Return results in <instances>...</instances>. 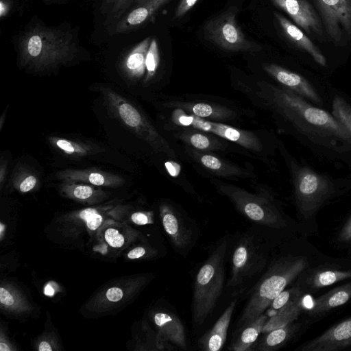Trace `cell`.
Masks as SVG:
<instances>
[{"label":"cell","instance_id":"cell-1","mask_svg":"<svg viewBox=\"0 0 351 351\" xmlns=\"http://www.w3.org/2000/svg\"><path fill=\"white\" fill-rule=\"evenodd\" d=\"M19 49L21 64L34 71H47L71 61L77 52L68 32L37 25L21 36Z\"/></svg>","mask_w":351,"mask_h":351},{"label":"cell","instance_id":"cell-2","mask_svg":"<svg viewBox=\"0 0 351 351\" xmlns=\"http://www.w3.org/2000/svg\"><path fill=\"white\" fill-rule=\"evenodd\" d=\"M308 266L304 256H288L273 262L255 286L236 322V331L265 313L274 299Z\"/></svg>","mask_w":351,"mask_h":351},{"label":"cell","instance_id":"cell-3","mask_svg":"<svg viewBox=\"0 0 351 351\" xmlns=\"http://www.w3.org/2000/svg\"><path fill=\"white\" fill-rule=\"evenodd\" d=\"M229 242L228 235L221 237L195 274L192 300V321L195 326L204 324L222 293Z\"/></svg>","mask_w":351,"mask_h":351},{"label":"cell","instance_id":"cell-4","mask_svg":"<svg viewBox=\"0 0 351 351\" xmlns=\"http://www.w3.org/2000/svg\"><path fill=\"white\" fill-rule=\"evenodd\" d=\"M280 101L291 119L313 138L338 140L351 143L350 133L326 111L311 106L290 92L281 93Z\"/></svg>","mask_w":351,"mask_h":351},{"label":"cell","instance_id":"cell-5","mask_svg":"<svg viewBox=\"0 0 351 351\" xmlns=\"http://www.w3.org/2000/svg\"><path fill=\"white\" fill-rule=\"evenodd\" d=\"M267 252L261 237L254 233L242 234L234 245L230 255V273L226 287L232 296L242 294L265 269Z\"/></svg>","mask_w":351,"mask_h":351},{"label":"cell","instance_id":"cell-6","mask_svg":"<svg viewBox=\"0 0 351 351\" xmlns=\"http://www.w3.org/2000/svg\"><path fill=\"white\" fill-rule=\"evenodd\" d=\"M235 7L206 22L203 30L206 40L228 51H256L261 47L248 40L237 24Z\"/></svg>","mask_w":351,"mask_h":351},{"label":"cell","instance_id":"cell-7","mask_svg":"<svg viewBox=\"0 0 351 351\" xmlns=\"http://www.w3.org/2000/svg\"><path fill=\"white\" fill-rule=\"evenodd\" d=\"M100 92L111 114L128 129L138 136L153 143L155 132L142 114L128 100L111 88L102 86Z\"/></svg>","mask_w":351,"mask_h":351},{"label":"cell","instance_id":"cell-8","mask_svg":"<svg viewBox=\"0 0 351 351\" xmlns=\"http://www.w3.org/2000/svg\"><path fill=\"white\" fill-rule=\"evenodd\" d=\"M295 191L299 210L305 218H309L328 198L331 188L326 178L304 168L298 173Z\"/></svg>","mask_w":351,"mask_h":351},{"label":"cell","instance_id":"cell-9","mask_svg":"<svg viewBox=\"0 0 351 351\" xmlns=\"http://www.w3.org/2000/svg\"><path fill=\"white\" fill-rule=\"evenodd\" d=\"M160 218L173 247L181 255H186L197 239L194 226L166 204L160 207Z\"/></svg>","mask_w":351,"mask_h":351},{"label":"cell","instance_id":"cell-10","mask_svg":"<svg viewBox=\"0 0 351 351\" xmlns=\"http://www.w3.org/2000/svg\"><path fill=\"white\" fill-rule=\"evenodd\" d=\"M314 1L334 42H339L343 34L351 35V0Z\"/></svg>","mask_w":351,"mask_h":351},{"label":"cell","instance_id":"cell-11","mask_svg":"<svg viewBox=\"0 0 351 351\" xmlns=\"http://www.w3.org/2000/svg\"><path fill=\"white\" fill-rule=\"evenodd\" d=\"M351 346V317L333 325L316 338L301 345L300 351H335Z\"/></svg>","mask_w":351,"mask_h":351},{"label":"cell","instance_id":"cell-12","mask_svg":"<svg viewBox=\"0 0 351 351\" xmlns=\"http://www.w3.org/2000/svg\"><path fill=\"white\" fill-rule=\"evenodd\" d=\"M152 321L162 338L176 348L188 350L184 324L176 313L167 309L152 313Z\"/></svg>","mask_w":351,"mask_h":351},{"label":"cell","instance_id":"cell-13","mask_svg":"<svg viewBox=\"0 0 351 351\" xmlns=\"http://www.w3.org/2000/svg\"><path fill=\"white\" fill-rule=\"evenodd\" d=\"M307 32L322 34L320 19L306 0H271Z\"/></svg>","mask_w":351,"mask_h":351},{"label":"cell","instance_id":"cell-14","mask_svg":"<svg viewBox=\"0 0 351 351\" xmlns=\"http://www.w3.org/2000/svg\"><path fill=\"white\" fill-rule=\"evenodd\" d=\"M170 0H143L129 10L117 21L114 34H122L137 29L147 23L150 18Z\"/></svg>","mask_w":351,"mask_h":351},{"label":"cell","instance_id":"cell-15","mask_svg":"<svg viewBox=\"0 0 351 351\" xmlns=\"http://www.w3.org/2000/svg\"><path fill=\"white\" fill-rule=\"evenodd\" d=\"M56 178L62 181L84 182L96 186L117 187L124 183L119 175L96 169L61 170L56 173Z\"/></svg>","mask_w":351,"mask_h":351},{"label":"cell","instance_id":"cell-16","mask_svg":"<svg viewBox=\"0 0 351 351\" xmlns=\"http://www.w3.org/2000/svg\"><path fill=\"white\" fill-rule=\"evenodd\" d=\"M237 301L235 298L223 311L213 327L198 339L197 344L199 349L204 351H219L223 348Z\"/></svg>","mask_w":351,"mask_h":351},{"label":"cell","instance_id":"cell-17","mask_svg":"<svg viewBox=\"0 0 351 351\" xmlns=\"http://www.w3.org/2000/svg\"><path fill=\"white\" fill-rule=\"evenodd\" d=\"M265 70L279 82L289 87L299 95L313 101L316 104L322 105L319 95L307 80L302 76L275 64L267 65Z\"/></svg>","mask_w":351,"mask_h":351},{"label":"cell","instance_id":"cell-18","mask_svg":"<svg viewBox=\"0 0 351 351\" xmlns=\"http://www.w3.org/2000/svg\"><path fill=\"white\" fill-rule=\"evenodd\" d=\"M274 15L284 35L289 40L308 52L317 64L326 66L325 56L298 27L277 12H274Z\"/></svg>","mask_w":351,"mask_h":351},{"label":"cell","instance_id":"cell-19","mask_svg":"<svg viewBox=\"0 0 351 351\" xmlns=\"http://www.w3.org/2000/svg\"><path fill=\"white\" fill-rule=\"evenodd\" d=\"M268 317L265 313L236 331L234 338L230 343V351H252L262 333L263 327Z\"/></svg>","mask_w":351,"mask_h":351},{"label":"cell","instance_id":"cell-20","mask_svg":"<svg viewBox=\"0 0 351 351\" xmlns=\"http://www.w3.org/2000/svg\"><path fill=\"white\" fill-rule=\"evenodd\" d=\"M351 299V281L337 287L314 300L309 315L315 317L347 303Z\"/></svg>","mask_w":351,"mask_h":351},{"label":"cell","instance_id":"cell-21","mask_svg":"<svg viewBox=\"0 0 351 351\" xmlns=\"http://www.w3.org/2000/svg\"><path fill=\"white\" fill-rule=\"evenodd\" d=\"M152 39L151 37L145 38L124 56L121 69L128 77L138 78L144 74L147 53Z\"/></svg>","mask_w":351,"mask_h":351},{"label":"cell","instance_id":"cell-22","mask_svg":"<svg viewBox=\"0 0 351 351\" xmlns=\"http://www.w3.org/2000/svg\"><path fill=\"white\" fill-rule=\"evenodd\" d=\"M298 328V325L292 322L265 332L256 343L254 350L274 351L278 350L291 340Z\"/></svg>","mask_w":351,"mask_h":351},{"label":"cell","instance_id":"cell-23","mask_svg":"<svg viewBox=\"0 0 351 351\" xmlns=\"http://www.w3.org/2000/svg\"><path fill=\"white\" fill-rule=\"evenodd\" d=\"M96 186L77 182L64 181L60 191L65 196L82 202H95L105 197L106 193Z\"/></svg>","mask_w":351,"mask_h":351},{"label":"cell","instance_id":"cell-24","mask_svg":"<svg viewBox=\"0 0 351 351\" xmlns=\"http://www.w3.org/2000/svg\"><path fill=\"white\" fill-rule=\"evenodd\" d=\"M49 142L56 149L73 158H82L104 150L91 143L74 141L58 136L49 137Z\"/></svg>","mask_w":351,"mask_h":351},{"label":"cell","instance_id":"cell-25","mask_svg":"<svg viewBox=\"0 0 351 351\" xmlns=\"http://www.w3.org/2000/svg\"><path fill=\"white\" fill-rule=\"evenodd\" d=\"M179 121L184 125H192L204 131L211 132L232 141L242 143L241 141H244L242 138L243 134L239 131L228 125L205 121L191 116H182Z\"/></svg>","mask_w":351,"mask_h":351},{"label":"cell","instance_id":"cell-26","mask_svg":"<svg viewBox=\"0 0 351 351\" xmlns=\"http://www.w3.org/2000/svg\"><path fill=\"white\" fill-rule=\"evenodd\" d=\"M302 311V298H301L291 305L268 317L263 327L261 335L293 322Z\"/></svg>","mask_w":351,"mask_h":351},{"label":"cell","instance_id":"cell-27","mask_svg":"<svg viewBox=\"0 0 351 351\" xmlns=\"http://www.w3.org/2000/svg\"><path fill=\"white\" fill-rule=\"evenodd\" d=\"M350 278L351 270L320 269L310 276L308 285L311 288L319 289Z\"/></svg>","mask_w":351,"mask_h":351},{"label":"cell","instance_id":"cell-28","mask_svg":"<svg viewBox=\"0 0 351 351\" xmlns=\"http://www.w3.org/2000/svg\"><path fill=\"white\" fill-rule=\"evenodd\" d=\"M143 0H102L101 12L108 21L119 20L129 10Z\"/></svg>","mask_w":351,"mask_h":351},{"label":"cell","instance_id":"cell-29","mask_svg":"<svg viewBox=\"0 0 351 351\" xmlns=\"http://www.w3.org/2000/svg\"><path fill=\"white\" fill-rule=\"evenodd\" d=\"M302 293V291L298 287L284 289L271 302L266 310V315L269 317L278 311L288 307L301 298Z\"/></svg>","mask_w":351,"mask_h":351},{"label":"cell","instance_id":"cell-30","mask_svg":"<svg viewBox=\"0 0 351 351\" xmlns=\"http://www.w3.org/2000/svg\"><path fill=\"white\" fill-rule=\"evenodd\" d=\"M332 115L351 134V106L341 97H334Z\"/></svg>","mask_w":351,"mask_h":351},{"label":"cell","instance_id":"cell-31","mask_svg":"<svg viewBox=\"0 0 351 351\" xmlns=\"http://www.w3.org/2000/svg\"><path fill=\"white\" fill-rule=\"evenodd\" d=\"M160 60L157 40L152 38L147 53L145 66L147 70L146 80L151 78L155 73Z\"/></svg>","mask_w":351,"mask_h":351},{"label":"cell","instance_id":"cell-32","mask_svg":"<svg viewBox=\"0 0 351 351\" xmlns=\"http://www.w3.org/2000/svg\"><path fill=\"white\" fill-rule=\"evenodd\" d=\"M79 217L84 220L90 230H97L103 221V217L99 211L93 208H87L78 213Z\"/></svg>","mask_w":351,"mask_h":351},{"label":"cell","instance_id":"cell-33","mask_svg":"<svg viewBox=\"0 0 351 351\" xmlns=\"http://www.w3.org/2000/svg\"><path fill=\"white\" fill-rule=\"evenodd\" d=\"M14 185L22 193H27L34 189L38 182L37 178L31 173H25L14 179Z\"/></svg>","mask_w":351,"mask_h":351},{"label":"cell","instance_id":"cell-34","mask_svg":"<svg viewBox=\"0 0 351 351\" xmlns=\"http://www.w3.org/2000/svg\"><path fill=\"white\" fill-rule=\"evenodd\" d=\"M104 238L108 245L113 247H122L125 243L124 237L117 230L110 228L104 233Z\"/></svg>","mask_w":351,"mask_h":351},{"label":"cell","instance_id":"cell-35","mask_svg":"<svg viewBox=\"0 0 351 351\" xmlns=\"http://www.w3.org/2000/svg\"><path fill=\"white\" fill-rule=\"evenodd\" d=\"M198 0H181L178 5L173 19H180L186 14Z\"/></svg>","mask_w":351,"mask_h":351},{"label":"cell","instance_id":"cell-36","mask_svg":"<svg viewBox=\"0 0 351 351\" xmlns=\"http://www.w3.org/2000/svg\"><path fill=\"white\" fill-rule=\"evenodd\" d=\"M131 220L137 225H146L153 223L152 214L149 212H136L132 214Z\"/></svg>","mask_w":351,"mask_h":351},{"label":"cell","instance_id":"cell-37","mask_svg":"<svg viewBox=\"0 0 351 351\" xmlns=\"http://www.w3.org/2000/svg\"><path fill=\"white\" fill-rule=\"evenodd\" d=\"M156 254V252L154 250L152 249L147 251L145 247L143 246H138L131 250L128 254V257L130 259H136L144 257L147 254L152 256L155 255Z\"/></svg>","mask_w":351,"mask_h":351},{"label":"cell","instance_id":"cell-38","mask_svg":"<svg viewBox=\"0 0 351 351\" xmlns=\"http://www.w3.org/2000/svg\"><path fill=\"white\" fill-rule=\"evenodd\" d=\"M124 295L123 291L117 287L109 288L106 293L105 298L108 302H115L120 301Z\"/></svg>","mask_w":351,"mask_h":351},{"label":"cell","instance_id":"cell-39","mask_svg":"<svg viewBox=\"0 0 351 351\" xmlns=\"http://www.w3.org/2000/svg\"><path fill=\"white\" fill-rule=\"evenodd\" d=\"M191 144L196 148L204 149L210 145L208 138L201 134H195L191 137Z\"/></svg>","mask_w":351,"mask_h":351},{"label":"cell","instance_id":"cell-40","mask_svg":"<svg viewBox=\"0 0 351 351\" xmlns=\"http://www.w3.org/2000/svg\"><path fill=\"white\" fill-rule=\"evenodd\" d=\"M193 112L198 117H208L212 114L213 109L208 104H197L193 106Z\"/></svg>","mask_w":351,"mask_h":351},{"label":"cell","instance_id":"cell-41","mask_svg":"<svg viewBox=\"0 0 351 351\" xmlns=\"http://www.w3.org/2000/svg\"><path fill=\"white\" fill-rule=\"evenodd\" d=\"M201 162L206 167L213 170L219 169L221 167L220 160L210 155L203 156L201 158Z\"/></svg>","mask_w":351,"mask_h":351},{"label":"cell","instance_id":"cell-42","mask_svg":"<svg viewBox=\"0 0 351 351\" xmlns=\"http://www.w3.org/2000/svg\"><path fill=\"white\" fill-rule=\"evenodd\" d=\"M0 302L2 306L10 307L14 304V298L12 293L6 289L1 287L0 288Z\"/></svg>","mask_w":351,"mask_h":351},{"label":"cell","instance_id":"cell-43","mask_svg":"<svg viewBox=\"0 0 351 351\" xmlns=\"http://www.w3.org/2000/svg\"><path fill=\"white\" fill-rule=\"evenodd\" d=\"M338 240L346 243L351 241V217L342 227L338 236Z\"/></svg>","mask_w":351,"mask_h":351},{"label":"cell","instance_id":"cell-44","mask_svg":"<svg viewBox=\"0 0 351 351\" xmlns=\"http://www.w3.org/2000/svg\"><path fill=\"white\" fill-rule=\"evenodd\" d=\"M165 167L171 176L176 177L180 173V166L176 163L167 162H165Z\"/></svg>","mask_w":351,"mask_h":351},{"label":"cell","instance_id":"cell-45","mask_svg":"<svg viewBox=\"0 0 351 351\" xmlns=\"http://www.w3.org/2000/svg\"><path fill=\"white\" fill-rule=\"evenodd\" d=\"M7 169H8V162L6 160H3V158H1V165H0L1 188L3 186V183L5 180V178H6V175H7Z\"/></svg>","mask_w":351,"mask_h":351},{"label":"cell","instance_id":"cell-46","mask_svg":"<svg viewBox=\"0 0 351 351\" xmlns=\"http://www.w3.org/2000/svg\"><path fill=\"white\" fill-rule=\"evenodd\" d=\"M38 349L39 351L53 350V348H51V345L45 341H43L39 343Z\"/></svg>","mask_w":351,"mask_h":351},{"label":"cell","instance_id":"cell-47","mask_svg":"<svg viewBox=\"0 0 351 351\" xmlns=\"http://www.w3.org/2000/svg\"><path fill=\"white\" fill-rule=\"evenodd\" d=\"M10 348L8 346L6 343H4L2 341L0 343V351H8L10 350Z\"/></svg>","mask_w":351,"mask_h":351},{"label":"cell","instance_id":"cell-48","mask_svg":"<svg viewBox=\"0 0 351 351\" xmlns=\"http://www.w3.org/2000/svg\"><path fill=\"white\" fill-rule=\"evenodd\" d=\"M5 114H6V111H5V112H4L2 114L1 117V121H0V130H1V128H2L3 124V119H4L5 117Z\"/></svg>","mask_w":351,"mask_h":351}]
</instances>
